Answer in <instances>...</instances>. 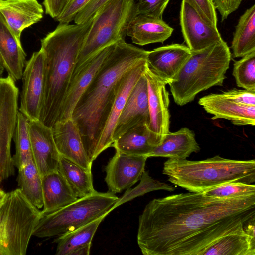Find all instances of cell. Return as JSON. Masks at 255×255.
I'll list each match as a JSON object with an SVG mask.
<instances>
[{
	"instance_id": "cell-1",
	"label": "cell",
	"mask_w": 255,
	"mask_h": 255,
	"mask_svg": "<svg viewBox=\"0 0 255 255\" xmlns=\"http://www.w3.org/2000/svg\"><path fill=\"white\" fill-rule=\"evenodd\" d=\"M255 219V195L231 199L189 192L155 198L139 217L144 255H202L226 235L245 232Z\"/></svg>"
},
{
	"instance_id": "cell-2",
	"label": "cell",
	"mask_w": 255,
	"mask_h": 255,
	"mask_svg": "<svg viewBox=\"0 0 255 255\" xmlns=\"http://www.w3.org/2000/svg\"><path fill=\"white\" fill-rule=\"evenodd\" d=\"M148 52L125 41L115 43L76 103L71 118L79 130L85 150L92 162L123 77L146 59Z\"/></svg>"
},
{
	"instance_id": "cell-3",
	"label": "cell",
	"mask_w": 255,
	"mask_h": 255,
	"mask_svg": "<svg viewBox=\"0 0 255 255\" xmlns=\"http://www.w3.org/2000/svg\"><path fill=\"white\" fill-rule=\"evenodd\" d=\"M93 17L82 24L59 23L41 40L45 59V88L39 121L52 128L59 119L80 50Z\"/></svg>"
},
{
	"instance_id": "cell-4",
	"label": "cell",
	"mask_w": 255,
	"mask_h": 255,
	"mask_svg": "<svg viewBox=\"0 0 255 255\" xmlns=\"http://www.w3.org/2000/svg\"><path fill=\"white\" fill-rule=\"evenodd\" d=\"M162 173L171 183L189 192L203 193L230 182H255V160H233L216 155L193 161L169 158Z\"/></svg>"
},
{
	"instance_id": "cell-5",
	"label": "cell",
	"mask_w": 255,
	"mask_h": 255,
	"mask_svg": "<svg viewBox=\"0 0 255 255\" xmlns=\"http://www.w3.org/2000/svg\"><path fill=\"white\" fill-rule=\"evenodd\" d=\"M231 53L222 40L202 50L191 52L182 68L168 84L174 101L182 106L200 92L222 86L229 68Z\"/></svg>"
},
{
	"instance_id": "cell-6",
	"label": "cell",
	"mask_w": 255,
	"mask_h": 255,
	"mask_svg": "<svg viewBox=\"0 0 255 255\" xmlns=\"http://www.w3.org/2000/svg\"><path fill=\"white\" fill-rule=\"evenodd\" d=\"M137 15L136 0H109L106 2L94 16L73 72L102 49L125 41L128 26Z\"/></svg>"
},
{
	"instance_id": "cell-7",
	"label": "cell",
	"mask_w": 255,
	"mask_h": 255,
	"mask_svg": "<svg viewBox=\"0 0 255 255\" xmlns=\"http://www.w3.org/2000/svg\"><path fill=\"white\" fill-rule=\"evenodd\" d=\"M42 215L19 188L7 193L0 206V255H25Z\"/></svg>"
},
{
	"instance_id": "cell-8",
	"label": "cell",
	"mask_w": 255,
	"mask_h": 255,
	"mask_svg": "<svg viewBox=\"0 0 255 255\" xmlns=\"http://www.w3.org/2000/svg\"><path fill=\"white\" fill-rule=\"evenodd\" d=\"M119 198L111 192L94 193L50 213L42 214L34 231L38 238L59 236L75 230L113 210Z\"/></svg>"
},
{
	"instance_id": "cell-9",
	"label": "cell",
	"mask_w": 255,
	"mask_h": 255,
	"mask_svg": "<svg viewBox=\"0 0 255 255\" xmlns=\"http://www.w3.org/2000/svg\"><path fill=\"white\" fill-rule=\"evenodd\" d=\"M19 92L9 75L0 77V183L15 173L11 145L17 120Z\"/></svg>"
},
{
	"instance_id": "cell-10",
	"label": "cell",
	"mask_w": 255,
	"mask_h": 255,
	"mask_svg": "<svg viewBox=\"0 0 255 255\" xmlns=\"http://www.w3.org/2000/svg\"><path fill=\"white\" fill-rule=\"evenodd\" d=\"M18 110L29 121L39 120L45 88V59L40 49L26 62Z\"/></svg>"
},
{
	"instance_id": "cell-11",
	"label": "cell",
	"mask_w": 255,
	"mask_h": 255,
	"mask_svg": "<svg viewBox=\"0 0 255 255\" xmlns=\"http://www.w3.org/2000/svg\"><path fill=\"white\" fill-rule=\"evenodd\" d=\"M144 75L147 83L149 122L148 127L162 141L169 132V93L167 82L155 74L146 64Z\"/></svg>"
},
{
	"instance_id": "cell-12",
	"label": "cell",
	"mask_w": 255,
	"mask_h": 255,
	"mask_svg": "<svg viewBox=\"0 0 255 255\" xmlns=\"http://www.w3.org/2000/svg\"><path fill=\"white\" fill-rule=\"evenodd\" d=\"M148 157L116 151L105 167V181L110 192L120 193L130 188L145 170Z\"/></svg>"
},
{
	"instance_id": "cell-13",
	"label": "cell",
	"mask_w": 255,
	"mask_h": 255,
	"mask_svg": "<svg viewBox=\"0 0 255 255\" xmlns=\"http://www.w3.org/2000/svg\"><path fill=\"white\" fill-rule=\"evenodd\" d=\"M180 25L184 41L191 52L202 50L223 40L218 29L205 22L184 0L181 3Z\"/></svg>"
},
{
	"instance_id": "cell-14",
	"label": "cell",
	"mask_w": 255,
	"mask_h": 255,
	"mask_svg": "<svg viewBox=\"0 0 255 255\" xmlns=\"http://www.w3.org/2000/svg\"><path fill=\"white\" fill-rule=\"evenodd\" d=\"M114 44L98 52L73 72L58 121L71 118L76 103L113 49Z\"/></svg>"
},
{
	"instance_id": "cell-15",
	"label": "cell",
	"mask_w": 255,
	"mask_h": 255,
	"mask_svg": "<svg viewBox=\"0 0 255 255\" xmlns=\"http://www.w3.org/2000/svg\"><path fill=\"white\" fill-rule=\"evenodd\" d=\"M149 118L147 83L143 73L131 90L119 118L113 134V142L131 128L148 125Z\"/></svg>"
},
{
	"instance_id": "cell-16",
	"label": "cell",
	"mask_w": 255,
	"mask_h": 255,
	"mask_svg": "<svg viewBox=\"0 0 255 255\" xmlns=\"http://www.w3.org/2000/svg\"><path fill=\"white\" fill-rule=\"evenodd\" d=\"M28 131L33 160L41 177L57 170L61 156L51 128L39 120L29 121Z\"/></svg>"
},
{
	"instance_id": "cell-17",
	"label": "cell",
	"mask_w": 255,
	"mask_h": 255,
	"mask_svg": "<svg viewBox=\"0 0 255 255\" xmlns=\"http://www.w3.org/2000/svg\"><path fill=\"white\" fill-rule=\"evenodd\" d=\"M51 128L60 156L91 172L92 162L86 152L79 130L72 118L59 121Z\"/></svg>"
},
{
	"instance_id": "cell-18",
	"label": "cell",
	"mask_w": 255,
	"mask_h": 255,
	"mask_svg": "<svg viewBox=\"0 0 255 255\" xmlns=\"http://www.w3.org/2000/svg\"><path fill=\"white\" fill-rule=\"evenodd\" d=\"M146 59L129 70L123 77L104 130L98 141L94 160L113 143V134L121 113L131 90L144 72Z\"/></svg>"
},
{
	"instance_id": "cell-19",
	"label": "cell",
	"mask_w": 255,
	"mask_h": 255,
	"mask_svg": "<svg viewBox=\"0 0 255 255\" xmlns=\"http://www.w3.org/2000/svg\"><path fill=\"white\" fill-rule=\"evenodd\" d=\"M184 44H171L148 52L146 64L157 76L168 84L176 76L191 55Z\"/></svg>"
},
{
	"instance_id": "cell-20",
	"label": "cell",
	"mask_w": 255,
	"mask_h": 255,
	"mask_svg": "<svg viewBox=\"0 0 255 255\" xmlns=\"http://www.w3.org/2000/svg\"><path fill=\"white\" fill-rule=\"evenodd\" d=\"M0 13L19 41L26 28L43 17L42 5L37 0H0Z\"/></svg>"
},
{
	"instance_id": "cell-21",
	"label": "cell",
	"mask_w": 255,
	"mask_h": 255,
	"mask_svg": "<svg viewBox=\"0 0 255 255\" xmlns=\"http://www.w3.org/2000/svg\"><path fill=\"white\" fill-rule=\"evenodd\" d=\"M198 104L213 115L212 120L224 119L236 126L255 125V106L237 103L225 98L220 93L203 96Z\"/></svg>"
},
{
	"instance_id": "cell-22",
	"label": "cell",
	"mask_w": 255,
	"mask_h": 255,
	"mask_svg": "<svg viewBox=\"0 0 255 255\" xmlns=\"http://www.w3.org/2000/svg\"><path fill=\"white\" fill-rule=\"evenodd\" d=\"M26 54L0 13V60L8 75L15 82L22 78Z\"/></svg>"
},
{
	"instance_id": "cell-23",
	"label": "cell",
	"mask_w": 255,
	"mask_h": 255,
	"mask_svg": "<svg viewBox=\"0 0 255 255\" xmlns=\"http://www.w3.org/2000/svg\"><path fill=\"white\" fill-rule=\"evenodd\" d=\"M42 187L43 199L42 214L55 212L79 198L58 170L42 177Z\"/></svg>"
},
{
	"instance_id": "cell-24",
	"label": "cell",
	"mask_w": 255,
	"mask_h": 255,
	"mask_svg": "<svg viewBox=\"0 0 255 255\" xmlns=\"http://www.w3.org/2000/svg\"><path fill=\"white\" fill-rule=\"evenodd\" d=\"M173 28L163 19L138 14L130 23L127 36L132 42L140 46L163 43L172 35Z\"/></svg>"
},
{
	"instance_id": "cell-25",
	"label": "cell",
	"mask_w": 255,
	"mask_h": 255,
	"mask_svg": "<svg viewBox=\"0 0 255 255\" xmlns=\"http://www.w3.org/2000/svg\"><path fill=\"white\" fill-rule=\"evenodd\" d=\"M200 147L193 130L183 127L165 135L161 143L148 154L147 157H162L186 159L192 153H197Z\"/></svg>"
},
{
	"instance_id": "cell-26",
	"label": "cell",
	"mask_w": 255,
	"mask_h": 255,
	"mask_svg": "<svg viewBox=\"0 0 255 255\" xmlns=\"http://www.w3.org/2000/svg\"><path fill=\"white\" fill-rule=\"evenodd\" d=\"M161 143L158 137L149 130L148 125L144 124L126 132L115 140L111 146L116 151L147 157Z\"/></svg>"
},
{
	"instance_id": "cell-27",
	"label": "cell",
	"mask_w": 255,
	"mask_h": 255,
	"mask_svg": "<svg viewBox=\"0 0 255 255\" xmlns=\"http://www.w3.org/2000/svg\"><path fill=\"white\" fill-rule=\"evenodd\" d=\"M231 48L235 58L255 51V4L240 17L233 33Z\"/></svg>"
},
{
	"instance_id": "cell-28",
	"label": "cell",
	"mask_w": 255,
	"mask_h": 255,
	"mask_svg": "<svg viewBox=\"0 0 255 255\" xmlns=\"http://www.w3.org/2000/svg\"><path fill=\"white\" fill-rule=\"evenodd\" d=\"M202 255H255V240L245 232L226 235L209 246Z\"/></svg>"
},
{
	"instance_id": "cell-29",
	"label": "cell",
	"mask_w": 255,
	"mask_h": 255,
	"mask_svg": "<svg viewBox=\"0 0 255 255\" xmlns=\"http://www.w3.org/2000/svg\"><path fill=\"white\" fill-rule=\"evenodd\" d=\"M105 217L102 216L80 228L59 235L55 240L57 244L55 254L70 255L78 248L91 244L98 227Z\"/></svg>"
},
{
	"instance_id": "cell-30",
	"label": "cell",
	"mask_w": 255,
	"mask_h": 255,
	"mask_svg": "<svg viewBox=\"0 0 255 255\" xmlns=\"http://www.w3.org/2000/svg\"><path fill=\"white\" fill-rule=\"evenodd\" d=\"M58 171L65 178L78 198L94 193L91 172L60 156Z\"/></svg>"
},
{
	"instance_id": "cell-31",
	"label": "cell",
	"mask_w": 255,
	"mask_h": 255,
	"mask_svg": "<svg viewBox=\"0 0 255 255\" xmlns=\"http://www.w3.org/2000/svg\"><path fill=\"white\" fill-rule=\"evenodd\" d=\"M17 182L26 198L35 207H43L42 177L33 159L18 170Z\"/></svg>"
},
{
	"instance_id": "cell-32",
	"label": "cell",
	"mask_w": 255,
	"mask_h": 255,
	"mask_svg": "<svg viewBox=\"0 0 255 255\" xmlns=\"http://www.w3.org/2000/svg\"><path fill=\"white\" fill-rule=\"evenodd\" d=\"M29 120L18 111L16 126L13 137L15 152L12 156L15 167L19 169L33 159L28 131Z\"/></svg>"
},
{
	"instance_id": "cell-33",
	"label": "cell",
	"mask_w": 255,
	"mask_h": 255,
	"mask_svg": "<svg viewBox=\"0 0 255 255\" xmlns=\"http://www.w3.org/2000/svg\"><path fill=\"white\" fill-rule=\"evenodd\" d=\"M175 189L176 187L170 184L162 182L152 178L149 175L148 171L144 170L140 178L139 183L132 189L126 190L123 196L119 198L113 209L149 192L159 190L173 192Z\"/></svg>"
},
{
	"instance_id": "cell-34",
	"label": "cell",
	"mask_w": 255,
	"mask_h": 255,
	"mask_svg": "<svg viewBox=\"0 0 255 255\" xmlns=\"http://www.w3.org/2000/svg\"><path fill=\"white\" fill-rule=\"evenodd\" d=\"M233 66L237 85L244 89L255 90V51L242 57Z\"/></svg>"
},
{
	"instance_id": "cell-35",
	"label": "cell",
	"mask_w": 255,
	"mask_h": 255,
	"mask_svg": "<svg viewBox=\"0 0 255 255\" xmlns=\"http://www.w3.org/2000/svg\"><path fill=\"white\" fill-rule=\"evenodd\" d=\"M206 196L220 199H231L255 195V185L230 182L211 188L203 193Z\"/></svg>"
},
{
	"instance_id": "cell-36",
	"label": "cell",
	"mask_w": 255,
	"mask_h": 255,
	"mask_svg": "<svg viewBox=\"0 0 255 255\" xmlns=\"http://www.w3.org/2000/svg\"><path fill=\"white\" fill-rule=\"evenodd\" d=\"M170 0H136L137 13L162 19L163 14Z\"/></svg>"
},
{
	"instance_id": "cell-37",
	"label": "cell",
	"mask_w": 255,
	"mask_h": 255,
	"mask_svg": "<svg viewBox=\"0 0 255 255\" xmlns=\"http://www.w3.org/2000/svg\"><path fill=\"white\" fill-rule=\"evenodd\" d=\"M198 13L208 24L217 28V16L211 0H184Z\"/></svg>"
},
{
	"instance_id": "cell-38",
	"label": "cell",
	"mask_w": 255,
	"mask_h": 255,
	"mask_svg": "<svg viewBox=\"0 0 255 255\" xmlns=\"http://www.w3.org/2000/svg\"><path fill=\"white\" fill-rule=\"evenodd\" d=\"M91 0H67L60 15L55 19L59 23H69Z\"/></svg>"
},
{
	"instance_id": "cell-39",
	"label": "cell",
	"mask_w": 255,
	"mask_h": 255,
	"mask_svg": "<svg viewBox=\"0 0 255 255\" xmlns=\"http://www.w3.org/2000/svg\"><path fill=\"white\" fill-rule=\"evenodd\" d=\"M220 94L225 98L237 103L255 106V90L233 88Z\"/></svg>"
},
{
	"instance_id": "cell-40",
	"label": "cell",
	"mask_w": 255,
	"mask_h": 255,
	"mask_svg": "<svg viewBox=\"0 0 255 255\" xmlns=\"http://www.w3.org/2000/svg\"><path fill=\"white\" fill-rule=\"evenodd\" d=\"M109 0H91L76 15L75 24H82L93 17L99 9Z\"/></svg>"
},
{
	"instance_id": "cell-41",
	"label": "cell",
	"mask_w": 255,
	"mask_h": 255,
	"mask_svg": "<svg viewBox=\"0 0 255 255\" xmlns=\"http://www.w3.org/2000/svg\"><path fill=\"white\" fill-rule=\"evenodd\" d=\"M216 9L220 13L221 21L226 20L230 14L240 5L242 0H211Z\"/></svg>"
},
{
	"instance_id": "cell-42",
	"label": "cell",
	"mask_w": 255,
	"mask_h": 255,
	"mask_svg": "<svg viewBox=\"0 0 255 255\" xmlns=\"http://www.w3.org/2000/svg\"><path fill=\"white\" fill-rule=\"evenodd\" d=\"M67 0H43L45 13L55 19L61 12Z\"/></svg>"
},
{
	"instance_id": "cell-43",
	"label": "cell",
	"mask_w": 255,
	"mask_h": 255,
	"mask_svg": "<svg viewBox=\"0 0 255 255\" xmlns=\"http://www.w3.org/2000/svg\"><path fill=\"white\" fill-rule=\"evenodd\" d=\"M91 244L85 245L78 248L70 255H88L90 254Z\"/></svg>"
},
{
	"instance_id": "cell-44",
	"label": "cell",
	"mask_w": 255,
	"mask_h": 255,
	"mask_svg": "<svg viewBox=\"0 0 255 255\" xmlns=\"http://www.w3.org/2000/svg\"><path fill=\"white\" fill-rule=\"evenodd\" d=\"M6 194L7 193L0 189V206L3 203L5 199Z\"/></svg>"
},
{
	"instance_id": "cell-45",
	"label": "cell",
	"mask_w": 255,
	"mask_h": 255,
	"mask_svg": "<svg viewBox=\"0 0 255 255\" xmlns=\"http://www.w3.org/2000/svg\"><path fill=\"white\" fill-rule=\"evenodd\" d=\"M4 71V69L0 60V76H2Z\"/></svg>"
},
{
	"instance_id": "cell-46",
	"label": "cell",
	"mask_w": 255,
	"mask_h": 255,
	"mask_svg": "<svg viewBox=\"0 0 255 255\" xmlns=\"http://www.w3.org/2000/svg\"><path fill=\"white\" fill-rule=\"evenodd\" d=\"M2 77V76H0V77Z\"/></svg>"
}]
</instances>
